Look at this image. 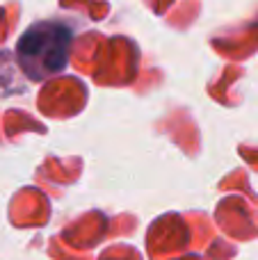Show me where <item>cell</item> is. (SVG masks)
Here are the masks:
<instances>
[{
  "mask_svg": "<svg viewBox=\"0 0 258 260\" xmlns=\"http://www.w3.org/2000/svg\"><path fill=\"white\" fill-rule=\"evenodd\" d=\"M73 30L62 21H39L21 35L16 59L30 80L41 82L62 73L71 59Z\"/></svg>",
  "mask_w": 258,
  "mask_h": 260,
  "instance_id": "obj_1",
  "label": "cell"
}]
</instances>
